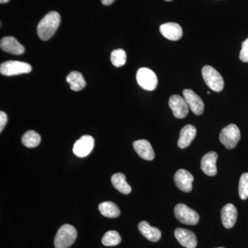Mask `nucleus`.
<instances>
[{
  "instance_id": "obj_27",
  "label": "nucleus",
  "mask_w": 248,
  "mask_h": 248,
  "mask_svg": "<svg viewBox=\"0 0 248 248\" xmlns=\"http://www.w3.org/2000/svg\"><path fill=\"white\" fill-rule=\"evenodd\" d=\"M239 59L244 62H248V38L242 44V48L240 52Z\"/></svg>"
},
{
  "instance_id": "obj_15",
  "label": "nucleus",
  "mask_w": 248,
  "mask_h": 248,
  "mask_svg": "<svg viewBox=\"0 0 248 248\" xmlns=\"http://www.w3.org/2000/svg\"><path fill=\"white\" fill-rule=\"evenodd\" d=\"M237 210L233 204L228 203L221 210V221L227 229L233 228L237 220Z\"/></svg>"
},
{
  "instance_id": "obj_14",
  "label": "nucleus",
  "mask_w": 248,
  "mask_h": 248,
  "mask_svg": "<svg viewBox=\"0 0 248 248\" xmlns=\"http://www.w3.org/2000/svg\"><path fill=\"white\" fill-rule=\"evenodd\" d=\"M159 30L161 35L171 41L180 40L183 35L182 27L177 23L169 22L162 24L160 27Z\"/></svg>"
},
{
  "instance_id": "obj_7",
  "label": "nucleus",
  "mask_w": 248,
  "mask_h": 248,
  "mask_svg": "<svg viewBox=\"0 0 248 248\" xmlns=\"http://www.w3.org/2000/svg\"><path fill=\"white\" fill-rule=\"evenodd\" d=\"M137 81L142 89L153 91L156 89L158 85L156 74L148 68H141L137 73Z\"/></svg>"
},
{
  "instance_id": "obj_25",
  "label": "nucleus",
  "mask_w": 248,
  "mask_h": 248,
  "mask_svg": "<svg viewBox=\"0 0 248 248\" xmlns=\"http://www.w3.org/2000/svg\"><path fill=\"white\" fill-rule=\"evenodd\" d=\"M122 239L120 234L117 231H108L103 236L102 242L105 246H116L121 243Z\"/></svg>"
},
{
  "instance_id": "obj_26",
  "label": "nucleus",
  "mask_w": 248,
  "mask_h": 248,
  "mask_svg": "<svg viewBox=\"0 0 248 248\" xmlns=\"http://www.w3.org/2000/svg\"><path fill=\"white\" fill-rule=\"evenodd\" d=\"M239 193L241 200H246L248 198V172L244 173L240 178Z\"/></svg>"
},
{
  "instance_id": "obj_32",
  "label": "nucleus",
  "mask_w": 248,
  "mask_h": 248,
  "mask_svg": "<svg viewBox=\"0 0 248 248\" xmlns=\"http://www.w3.org/2000/svg\"></svg>"
},
{
  "instance_id": "obj_31",
  "label": "nucleus",
  "mask_w": 248,
  "mask_h": 248,
  "mask_svg": "<svg viewBox=\"0 0 248 248\" xmlns=\"http://www.w3.org/2000/svg\"><path fill=\"white\" fill-rule=\"evenodd\" d=\"M165 1H172V0H165Z\"/></svg>"
},
{
  "instance_id": "obj_10",
  "label": "nucleus",
  "mask_w": 248,
  "mask_h": 248,
  "mask_svg": "<svg viewBox=\"0 0 248 248\" xmlns=\"http://www.w3.org/2000/svg\"><path fill=\"white\" fill-rule=\"evenodd\" d=\"M169 107L173 115L178 119L185 118L188 114L189 107L185 99L178 94H174L170 98Z\"/></svg>"
},
{
  "instance_id": "obj_5",
  "label": "nucleus",
  "mask_w": 248,
  "mask_h": 248,
  "mask_svg": "<svg viewBox=\"0 0 248 248\" xmlns=\"http://www.w3.org/2000/svg\"><path fill=\"white\" fill-rule=\"evenodd\" d=\"M174 212L178 221L184 224L195 226L200 221L199 214L185 204H177L174 208Z\"/></svg>"
},
{
  "instance_id": "obj_3",
  "label": "nucleus",
  "mask_w": 248,
  "mask_h": 248,
  "mask_svg": "<svg viewBox=\"0 0 248 248\" xmlns=\"http://www.w3.org/2000/svg\"><path fill=\"white\" fill-rule=\"evenodd\" d=\"M202 76L207 86L215 92H221L224 88L223 78L213 67L204 66L202 68Z\"/></svg>"
},
{
  "instance_id": "obj_29",
  "label": "nucleus",
  "mask_w": 248,
  "mask_h": 248,
  "mask_svg": "<svg viewBox=\"0 0 248 248\" xmlns=\"http://www.w3.org/2000/svg\"><path fill=\"white\" fill-rule=\"evenodd\" d=\"M103 4L105 6H109V5L112 4L115 0H101Z\"/></svg>"
},
{
  "instance_id": "obj_20",
  "label": "nucleus",
  "mask_w": 248,
  "mask_h": 248,
  "mask_svg": "<svg viewBox=\"0 0 248 248\" xmlns=\"http://www.w3.org/2000/svg\"><path fill=\"white\" fill-rule=\"evenodd\" d=\"M111 182L115 189H117L121 193L124 195H128L131 192V187L129 186L125 181V177L122 173H116L111 178Z\"/></svg>"
},
{
  "instance_id": "obj_24",
  "label": "nucleus",
  "mask_w": 248,
  "mask_h": 248,
  "mask_svg": "<svg viewBox=\"0 0 248 248\" xmlns=\"http://www.w3.org/2000/svg\"><path fill=\"white\" fill-rule=\"evenodd\" d=\"M111 62L115 67H122L126 63V53L123 49H116L111 53Z\"/></svg>"
},
{
  "instance_id": "obj_22",
  "label": "nucleus",
  "mask_w": 248,
  "mask_h": 248,
  "mask_svg": "<svg viewBox=\"0 0 248 248\" xmlns=\"http://www.w3.org/2000/svg\"><path fill=\"white\" fill-rule=\"evenodd\" d=\"M98 208L103 216L108 218H117L120 215V209L115 203L112 202H103L99 204Z\"/></svg>"
},
{
  "instance_id": "obj_6",
  "label": "nucleus",
  "mask_w": 248,
  "mask_h": 248,
  "mask_svg": "<svg viewBox=\"0 0 248 248\" xmlns=\"http://www.w3.org/2000/svg\"><path fill=\"white\" fill-rule=\"evenodd\" d=\"M32 71V67L26 62L8 61L1 63L0 73L5 76H14L29 73Z\"/></svg>"
},
{
  "instance_id": "obj_18",
  "label": "nucleus",
  "mask_w": 248,
  "mask_h": 248,
  "mask_svg": "<svg viewBox=\"0 0 248 248\" xmlns=\"http://www.w3.org/2000/svg\"><path fill=\"white\" fill-rule=\"evenodd\" d=\"M197 135V129L192 125H186L181 130L180 136L178 140V146L184 149L190 146Z\"/></svg>"
},
{
  "instance_id": "obj_9",
  "label": "nucleus",
  "mask_w": 248,
  "mask_h": 248,
  "mask_svg": "<svg viewBox=\"0 0 248 248\" xmlns=\"http://www.w3.org/2000/svg\"><path fill=\"white\" fill-rule=\"evenodd\" d=\"M183 94L192 112L196 115H202L204 110V104L202 98L190 89L184 90Z\"/></svg>"
},
{
  "instance_id": "obj_30",
  "label": "nucleus",
  "mask_w": 248,
  "mask_h": 248,
  "mask_svg": "<svg viewBox=\"0 0 248 248\" xmlns=\"http://www.w3.org/2000/svg\"><path fill=\"white\" fill-rule=\"evenodd\" d=\"M9 0H0V3L1 4H6V3L9 2Z\"/></svg>"
},
{
  "instance_id": "obj_11",
  "label": "nucleus",
  "mask_w": 248,
  "mask_h": 248,
  "mask_svg": "<svg viewBox=\"0 0 248 248\" xmlns=\"http://www.w3.org/2000/svg\"><path fill=\"white\" fill-rule=\"evenodd\" d=\"M174 179L179 190L185 192H190L192 190L194 177L188 171L184 169L179 170L174 174Z\"/></svg>"
},
{
  "instance_id": "obj_21",
  "label": "nucleus",
  "mask_w": 248,
  "mask_h": 248,
  "mask_svg": "<svg viewBox=\"0 0 248 248\" xmlns=\"http://www.w3.org/2000/svg\"><path fill=\"white\" fill-rule=\"evenodd\" d=\"M66 81L71 86V89L73 91H81L85 86L86 82L82 74L78 71H73L67 76Z\"/></svg>"
},
{
  "instance_id": "obj_2",
  "label": "nucleus",
  "mask_w": 248,
  "mask_h": 248,
  "mask_svg": "<svg viewBox=\"0 0 248 248\" xmlns=\"http://www.w3.org/2000/svg\"><path fill=\"white\" fill-rule=\"evenodd\" d=\"M77 231L74 227L66 224L62 226L55 236L54 245L55 248H68L76 241Z\"/></svg>"
},
{
  "instance_id": "obj_16",
  "label": "nucleus",
  "mask_w": 248,
  "mask_h": 248,
  "mask_svg": "<svg viewBox=\"0 0 248 248\" xmlns=\"http://www.w3.org/2000/svg\"><path fill=\"white\" fill-rule=\"evenodd\" d=\"M0 46L4 51L12 55H22L25 51V48L14 37H5L1 39Z\"/></svg>"
},
{
  "instance_id": "obj_23",
  "label": "nucleus",
  "mask_w": 248,
  "mask_h": 248,
  "mask_svg": "<svg viewBox=\"0 0 248 248\" xmlns=\"http://www.w3.org/2000/svg\"><path fill=\"white\" fill-rule=\"evenodd\" d=\"M23 145L29 148L38 146L41 142V137L37 132L29 130L24 133L22 138Z\"/></svg>"
},
{
  "instance_id": "obj_19",
  "label": "nucleus",
  "mask_w": 248,
  "mask_h": 248,
  "mask_svg": "<svg viewBox=\"0 0 248 248\" xmlns=\"http://www.w3.org/2000/svg\"><path fill=\"white\" fill-rule=\"evenodd\" d=\"M138 227L141 234L152 242H156L161 239V231L158 228L151 226L148 222H140Z\"/></svg>"
},
{
  "instance_id": "obj_13",
  "label": "nucleus",
  "mask_w": 248,
  "mask_h": 248,
  "mask_svg": "<svg viewBox=\"0 0 248 248\" xmlns=\"http://www.w3.org/2000/svg\"><path fill=\"white\" fill-rule=\"evenodd\" d=\"M217 159L218 155L215 152H209L204 155L201 161V169L205 174L210 177L216 175Z\"/></svg>"
},
{
  "instance_id": "obj_17",
  "label": "nucleus",
  "mask_w": 248,
  "mask_h": 248,
  "mask_svg": "<svg viewBox=\"0 0 248 248\" xmlns=\"http://www.w3.org/2000/svg\"><path fill=\"white\" fill-rule=\"evenodd\" d=\"M135 151L139 156L147 161H152L155 158V152L151 143L146 140H138L133 143Z\"/></svg>"
},
{
  "instance_id": "obj_4",
  "label": "nucleus",
  "mask_w": 248,
  "mask_h": 248,
  "mask_svg": "<svg viewBox=\"0 0 248 248\" xmlns=\"http://www.w3.org/2000/svg\"><path fill=\"white\" fill-rule=\"evenodd\" d=\"M241 139V132L237 125L230 124L221 130L219 135L220 141L228 149H233Z\"/></svg>"
},
{
  "instance_id": "obj_28",
  "label": "nucleus",
  "mask_w": 248,
  "mask_h": 248,
  "mask_svg": "<svg viewBox=\"0 0 248 248\" xmlns=\"http://www.w3.org/2000/svg\"><path fill=\"white\" fill-rule=\"evenodd\" d=\"M8 117L6 114L3 111L0 112V132H2L5 125L7 123Z\"/></svg>"
},
{
  "instance_id": "obj_8",
  "label": "nucleus",
  "mask_w": 248,
  "mask_h": 248,
  "mask_svg": "<svg viewBox=\"0 0 248 248\" xmlns=\"http://www.w3.org/2000/svg\"><path fill=\"white\" fill-rule=\"evenodd\" d=\"M94 140L90 135H84L75 143L73 153L78 157H86L93 151Z\"/></svg>"
},
{
  "instance_id": "obj_1",
  "label": "nucleus",
  "mask_w": 248,
  "mask_h": 248,
  "mask_svg": "<svg viewBox=\"0 0 248 248\" xmlns=\"http://www.w3.org/2000/svg\"><path fill=\"white\" fill-rule=\"evenodd\" d=\"M61 17L56 11H51L46 15L37 26V35L40 40H50L58 30Z\"/></svg>"
},
{
  "instance_id": "obj_12",
  "label": "nucleus",
  "mask_w": 248,
  "mask_h": 248,
  "mask_svg": "<svg viewBox=\"0 0 248 248\" xmlns=\"http://www.w3.org/2000/svg\"><path fill=\"white\" fill-rule=\"evenodd\" d=\"M174 236L179 244L186 248H195L197 246V236L193 232L183 228H177Z\"/></svg>"
}]
</instances>
